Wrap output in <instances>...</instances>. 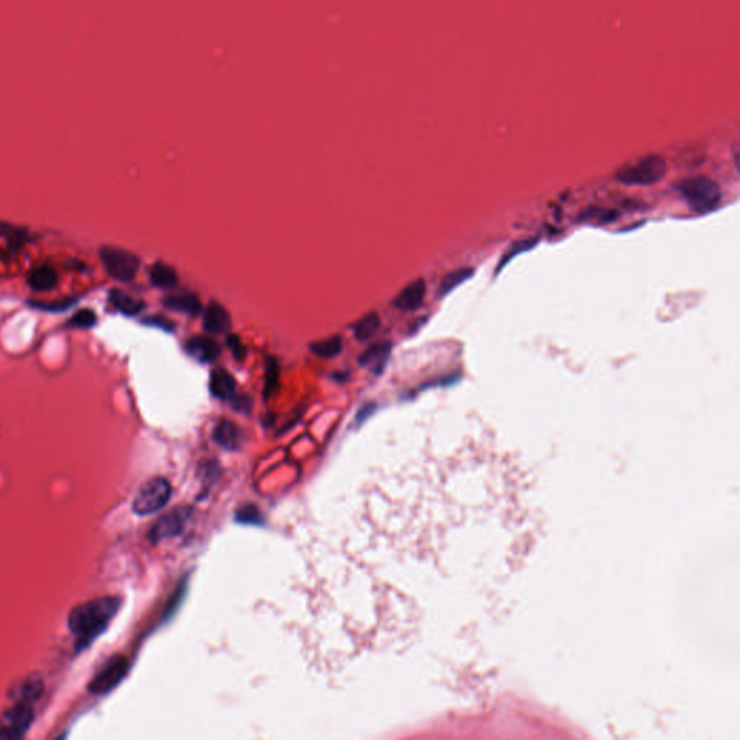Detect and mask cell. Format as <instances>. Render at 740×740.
Here are the masks:
<instances>
[{
    "label": "cell",
    "instance_id": "obj_1",
    "mask_svg": "<svg viewBox=\"0 0 740 740\" xmlns=\"http://www.w3.org/2000/svg\"><path fill=\"white\" fill-rule=\"evenodd\" d=\"M121 607L118 597H100L74 607L69 616V628L77 637V647H87L98 637Z\"/></svg>",
    "mask_w": 740,
    "mask_h": 740
},
{
    "label": "cell",
    "instance_id": "obj_2",
    "mask_svg": "<svg viewBox=\"0 0 740 740\" xmlns=\"http://www.w3.org/2000/svg\"><path fill=\"white\" fill-rule=\"evenodd\" d=\"M678 191L687 201L690 210L697 214L713 211L721 201L720 186L704 176H696L682 180L678 184Z\"/></svg>",
    "mask_w": 740,
    "mask_h": 740
},
{
    "label": "cell",
    "instance_id": "obj_3",
    "mask_svg": "<svg viewBox=\"0 0 740 740\" xmlns=\"http://www.w3.org/2000/svg\"><path fill=\"white\" fill-rule=\"evenodd\" d=\"M666 174V163L659 155H649L638 162L623 166L616 173V180L624 186H654Z\"/></svg>",
    "mask_w": 740,
    "mask_h": 740
},
{
    "label": "cell",
    "instance_id": "obj_4",
    "mask_svg": "<svg viewBox=\"0 0 740 740\" xmlns=\"http://www.w3.org/2000/svg\"><path fill=\"white\" fill-rule=\"evenodd\" d=\"M98 256L106 272L121 282L133 280L141 266V259L135 253L116 246H101Z\"/></svg>",
    "mask_w": 740,
    "mask_h": 740
},
{
    "label": "cell",
    "instance_id": "obj_5",
    "mask_svg": "<svg viewBox=\"0 0 740 740\" xmlns=\"http://www.w3.org/2000/svg\"><path fill=\"white\" fill-rule=\"evenodd\" d=\"M171 497V486L163 477L149 479L142 487L138 490L133 499V510L135 514L141 517H148L162 509Z\"/></svg>",
    "mask_w": 740,
    "mask_h": 740
},
{
    "label": "cell",
    "instance_id": "obj_6",
    "mask_svg": "<svg viewBox=\"0 0 740 740\" xmlns=\"http://www.w3.org/2000/svg\"><path fill=\"white\" fill-rule=\"evenodd\" d=\"M34 721V709L29 703L16 701L15 706L0 713V739H21Z\"/></svg>",
    "mask_w": 740,
    "mask_h": 740
},
{
    "label": "cell",
    "instance_id": "obj_7",
    "mask_svg": "<svg viewBox=\"0 0 740 740\" xmlns=\"http://www.w3.org/2000/svg\"><path fill=\"white\" fill-rule=\"evenodd\" d=\"M129 668V662L125 657L116 655L110 658L101 669L93 676L88 684V691L93 694H106L110 690L119 686V682L125 678Z\"/></svg>",
    "mask_w": 740,
    "mask_h": 740
},
{
    "label": "cell",
    "instance_id": "obj_8",
    "mask_svg": "<svg viewBox=\"0 0 740 740\" xmlns=\"http://www.w3.org/2000/svg\"><path fill=\"white\" fill-rule=\"evenodd\" d=\"M190 519L191 510L188 507H176L158 519V522L149 531V538L152 542L174 538L186 529Z\"/></svg>",
    "mask_w": 740,
    "mask_h": 740
},
{
    "label": "cell",
    "instance_id": "obj_9",
    "mask_svg": "<svg viewBox=\"0 0 740 740\" xmlns=\"http://www.w3.org/2000/svg\"><path fill=\"white\" fill-rule=\"evenodd\" d=\"M186 350L200 363H213L220 358L221 349L217 341L207 335H194L187 340Z\"/></svg>",
    "mask_w": 740,
    "mask_h": 740
},
{
    "label": "cell",
    "instance_id": "obj_10",
    "mask_svg": "<svg viewBox=\"0 0 740 740\" xmlns=\"http://www.w3.org/2000/svg\"><path fill=\"white\" fill-rule=\"evenodd\" d=\"M427 293V283L422 278L412 280L411 283L395 297L392 305L401 311H415L424 303Z\"/></svg>",
    "mask_w": 740,
    "mask_h": 740
},
{
    "label": "cell",
    "instance_id": "obj_11",
    "mask_svg": "<svg viewBox=\"0 0 740 740\" xmlns=\"http://www.w3.org/2000/svg\"><path fill=\"white\" fill-rule=\"evenodd\" d=\"M203 327L207 333L211 334H225L232 328L230 313L220 303L210 301L204 310Z\"/></svg>",
    "mask_w": 740,
    "mask_h": 740
},
{
    "label": "cell",
    "instance_id": "obj_12",
    "mask_svg": "<svg viewBox=\"0 0 740 740\" xmlns=\"http://www.w3.org/2000/svg\"><path fill=\"white\" fill-rule=\"evenodd\" d=\"M210 390L217 400L230 401L236 395V380L233 375L229 370L221 368L214 369L210 376Z\"/></svg>",
    "mask_w": 740,
    "mask_h": 740
},
{
    "label": "cell",
    "instance_id": "obj_13",
    "mask_svg": "<svg viewBox=\"0 0 740 740\" xmlns=\"http://www.w3.org/2000/svg\"><path fill=\"white\" fill-rule=\"evenodd\" d=\"M162 304L165 308H168L171 311L183 313V314L193 315V317L200 315L203 313L201 301L198 300V297H196L194 294H190V293L168 295L162 300Z\"/></svg>",
    "mask_w": 740,
    "mask_h": 740
},
{
    "label": "cell",
    "instance_id": "obj_14",
    "mask_svg": "<svg viewBox=\"0 0 740 740\" xmlns=\"http://www.w3.org/2000/svg\"><path fill=\"white\" fill-rule=\"evenodd\" d=\"M392 345L389 341H379L366 349L359 358V363L362 366H370L375 373H380L385 369L386 360L390 355Z\"/></svg>",
    "mask_w": 740,
    "mask_h": 740
},
{
    "label": "cell",
    "instance_id": "obj_15",
    "mask_svg": "<svg viewBox=\"0 0 740 740\" xmlns=\"http://www.w3.org/2000/svg\"><path fill=\"white\" fill-rule=\"evenodd\" d=\"M213 438L225 450H238L242 442V432L235 422L221 420L214 428Z\"/></svg>",
    "mask_w": 740,
    "mask_h": 740
},
{
    "label": "cell",
    "instance_id": "obj_16",
    "mask_svg": "<svg viewBox=\"0 0 740 740\" xmlns=\"http://www.w3.org/2000/svg\"><path fill=\"white\" fill-rule=\"evenodd\" d=\"M108 301L113 307H115V310H118L119 313H122L123 315H128V317H135L139 313H142V310L145 308V303L142 300L135 298L131 294H128L126 291L118 290V288L111 290L108 293Z\"/></svg>",
    "mask_w": 740,
    "mask_h": 740
},
{
    "label": "cell",
    "instance_id": "obj_17",
    "mask_svg": "<svg viewBox=\"0 0 740 740\" xmlns=\"http://www.w3.org/2000/svg\"><path fill=\"white\" fill-rule=\"evenodd\" d=\"M56 280H59V273L55 272L54 268L46 266V265L32 269L26 278L28 285L34 291H39V293L52 290L56 285Z\"/></svg>",
    "mask_w": 740,
    "mask_h": 740
},
{
    "label": "cell",
    "instance_id": "obj_18",
    "mask_svg": "<svg viewBox=\"0 0 740 740\" xmlns=\"http://www.w3.org/2000/svg\"><path fill=\"white\" fill-rule=\"evenodd\" d=\"M149 276H151V282L155 287L165 288V290L177 287V283L180 280L177 270L171 265H166L163 262H156L151 268Z\"/></svg>",
    "mask_w": 740,
    "mask_h": 740
},
{
    "label": "cell",
    "instance_id": "obj_19",
    "mask_svg": "<svg viewBox=\"0 0 740 740\" xmlns=\"http://www.w3.org/2000/svg\"><path fill=\"white\" fill-rule=\"evenodd\" d=\"M310 350L323 359L337 358L343 350V338L340 335H330L327 338L314 341V343L310 345Z\"/></svg>",
    "mask_w": 740,
    "mask_h": 740
},
{
    "label": "cell",
    "instance_id": "obj_20",
    "mask_svg": "<svg viewBox=\"0 0 740 740\" xmlns=\"http://www.w3.org/2000/svg\"><path fill=\"white\" fill-rule=\"evenodd\" d=\"M379 327H380V317L376 311H372V313L363 315L359 321H356L352 325L353 335L359 341H366V340L372 338L376 334V331L379 330Z\"/></svg>",
    "mask_w": 740,
    "mask_h": 740
},
{
    "label": "cell",
    "instance_id": "obj_21",
    "mask_svg": "<svg viewBox=\"0 0 740 740\" xmlns=\"http://www.w3.org/2000/svg\"><path fill=\"white\" fill-rule=\"evenodd\" d=\"M0 238L6 239L11 246L18 249L31 239V235L25 227H19V225L11 224L8 221L0 220Z\"/></svg>",
    "mask_w": 740,
    "mask_h": 740
},
{
    "label": "cell",
    "instance_id": "obj_22",
    "mask_svg": "<svg viewBox=\"0 0 740 740\" xmlns=\"http://www.w3.org/2000/svg\"><path fill=\"white\" fill-rule=\"evenodd\" d=\"M472 275H473V269L472 268H462V269H457V270H454V272H450L448 275L444 276V279L440 283L438 297H445L448 293H451L452 290L457 288L460 283H463L465 280L470 279Z\"/></svg>",
    "mask_w": 740,
    "mask_h": 740
},
{
    "label": "cell",
    "instance_id": "obj_23",
    "mask_svg": "<svg viewBox=\"0 0 740 740\" xmlns=\"http://www.w3.org/2000/svg\"><path fill=\"white\" fill-rule=\"evenodd\" d=\"M42 691H44L42 679L38 675H31L22 682V686L18 693V701L32 704L35 700H38L41 697Z\"/></svg>",
    "mask_w": 740,
    "mask_h": 740
},
{
    "label": "cell",
    "instance_id": "obj_24",
    "mask_svg": "<svg viewBox=\"0 0 740 740\" xmlns=\"http://www.w3.org/2000/svg\"><path fill=\"white\" fill-rule=\"evenodd\" d=\"M279 383V363L275 358L268 356L265 370V397H269L278 387Z\"/></svg>",
    "mask_w": 740,
    "mask_h": 740
},
{
    "label": "cell",
    "instance_id": "obj_25",
    "mask_svg": "<svg viewBox=\"0 0 740 740\" xmlns=\"http://www.w3.org/2000/svg\"><path fill=\"white\" fill-rule=\"evenodd\" d=\"M77 303V298H61L54 301H29L28 304L32 308L48 311V313H61L69 310L71 305Z\"/></svg>",
    "mask_w": 740,
    "mask_h": 740
},
{
    "label": "cell",
    "instance_id": "obj_26",
    "mask_svg": "<svg viewBox=\"0 0 740 740\" xmlns=\"http://www.w3.org/2000/svg\"><path fill=\"white\" fill-rule=\"evenodd\" d=\"M96 323H97V315L90 308H84V310L77 311L69 320V325L73 327V328H91V327L96 325Z\"/></svg>",
    "mask_w": 740,
    "mask_h": 740
},
{
    "label": "cell",
    "instance_id": "obj_27",
    "mask_svg": "<svg viewBox=\"0 0 740 740\" xmlns=\"http://www.w3.org/2000/svg\"><path fill=\"white\" fill-rule=\"evenodd\" d=\"M225 343H227V348H229L230 352L233 353L235 359L243 360L246 358V348L243 345L242 338L238 334H229V335H227Z\"/></svg>",
    "mask_w": 740,
    "mask_h": 740
},
{
    "label": "cell",
    "instance_id": "obj_28",
    "mask_svg": "<svg viewBox=\"0 0 740 740\" xmlns=\"http://www.w3.org/2000/svg\"><path fill=\"white\" fill-rule=\"evenodd\" d=\"M534 245H535V242H534V240H521V242L515 243L514 246H510V248H509V250H507V253H506V255H505V256L502 258V263L499 265V268H497L496 270L502 269V268H503V266H505V265H506V263L509 262V259H512V258H514V256L519 255L521 252H525V250L531 249V248H532Z\"/></svg>",
    "mask_w": 740,
    "mask_h": 740
},
{
    "label": "cell",
    "instance_id": "obj_29",
    "mask_svg": "<svg viewBox=\"0 0 740 740\" xmlns=\"http://www.w3.org/2000/svg\"><path fill=\"white\" fill-rule=\"evenodd\" d=\"M143 324L152 325V327H156V328H161V330L169 331V333H173L176 330V324L162 315H151L146 320H143Z\"/></svg>",
    "mask_w": 740,
    "mask_h": 740
},
{
    "label": "cell",
    "instance_id": "obj_30",
    "mask_svg": "<svg viewBox=\"0 0 740 740\" xmlns=\"http://www.w3.org/2000/svg\"><path fill=\"white\" fill-rule=\"evenodd\" d=\"M230 401H232L235 410H238V411L248 412L250 410V404L252 402H250V397H248V396H243V395L238 396V395H235Z\"/></svg>",
    "mask_w": 740,
    "mask_h": 740
},
{
    "label": "cell",
    "instance_id": "obj_31",
    "mask_svg": "<svg viewBox=\"0 0 740 740\" xmlns=\"http://www.w3.org/2000/svg\"><path fill=\"white\" fill-rule=\"evenodd\" d=\"M239 519L242 522H255V521H260V515L256 510V507H245L240 510Z\"/></svg>",
    "mask_w": 740,
    "mask_h": 740
},
{
    "label": "cell",
    "instance_id": "obj_32",
    "mask_svg": "<svg viewBox=\"0 0 740 740\" xmlns=\"http://www.w3.org/2000/svg\"><path fill=\"white\" fill-rule=\"evenodd\" d=\"M375 407H376L375 402H368V404H365V405L360 408V411H359L356 420H358V421H363V420H365L370 412H373Z\"/></svg>",
    "mask_w": 740,
    "mask_h": 740
}]
</instances>
